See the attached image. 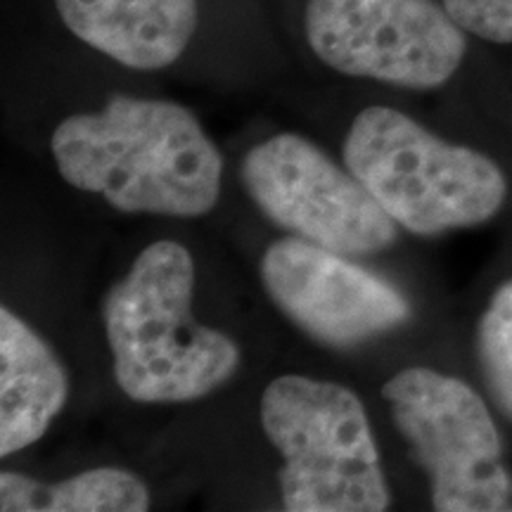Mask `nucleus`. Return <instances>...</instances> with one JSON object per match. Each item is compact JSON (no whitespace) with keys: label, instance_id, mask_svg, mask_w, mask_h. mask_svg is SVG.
<instances>
[{"label":"nucleus","instance_id":"obj_1","mask_svg":"<svg viewBox=\"0 0 512 512\" xmlns=\"http://www.w3.org/2000/svg\"><path fill=\"white\" fill-rule=\"evenodd\" d=\"M60 176L124 214L195 219L221 197L223 157L195 114L166 100L114 98L50 138Z\"/></svg>","mask_w":512,"mask_h":512},{"label":"nucleus","instance_id":"obj_2","mask_svg":"<svg viewBox=\"0 0 512 512\" xmlns=\"http://www.w3.org/2000/svg\"><path fill=\"white\" fill-rule=\"evenodd\" d=\"M195 261L174 240H157L102 304L114 377L138 403H188L226 384L240 347L192 316Z\"/></svg>","mask_w":512,"mask_h":512},{"label":"nucleus","instance_id":"obj_3","mask_svg":"<svg viewBox=\"0 0 512 512\" xmlns=\"http://www.w3.org/2000/svg\"><path fill=\"white\" fill-rule=\"evenodd\" d=\"M344 162L392 219L415 235H439L489 221L508 195L489 157L432 136L392 107L354 119Z\"/></svg>","mask_w":512,"mask_h":512},{"label":"nucleus","instance_id":"obj_4","mask_svg":"<svg viewBox=\"0 0 512 512\" xmlns=\"http://www.w3.org/2000/svg\"><path fill=\"white\" fill-rule=\"evenodd\" d=\"M261 425L283 458L290 512H382L387 479L368 413L349 387L304 375L275 377L261 396Z\"/></svg>","mask_w":512,"mask_h":512},{"label":"nucleus","instance_id":"obj_5","mask_svg":"<svg viewBox=\"0 0 512 512\" xmlns=\"http://www.w3.org/2000/svg\"><path fill=\"white\" fill-rule=\"evenodd\" d=\"M382 396L430 475L434 510H512L501 437L475 389L437 370L406 368L384 384Z\"/></svg>","mask_w":512,"mask_h":512},{"label":"nucleus","instance_id":"obj_6","mask_svg":"<svg viewBox=\"0 0 512 512\" xmlns=\"http://www.w3.org/2000/svg\"><path fill=\"white\" fill-rule=\"evenodd\" d=\"M306 38L337 72L415 91L444 86L465 57L463 29L434 0H309Z\"/></svg>","mask_w":512,"mask_h":512},{"label":"nucleus","instance_id":"obj_7","mask_svg":"<svg viewBox=\"0 0 512 512\" xmlns=\"http://www.w3.org/2000/svg\"><path fill=\"white\" fill-rule=\"evenodd\" d=\"M242 181L273 223L337 254H377L399 238V223L366 185L294 133L252 147L242 162Z\"/></svg>","mask_w":512,"mask_h":512},{"label":"nucleus","instance_id":"obj_8","mask_svg":"<svg viewBox=\"0 0 512 512\" xmlns=\"http://www.w3.org/2000/svg\"><path fill=\"white\" fill-rule=\"evenodd\" d=\"M259 273L271 302L328 347H354L411 316V306L392 285L297 235L273 242L261 256Z\"/></svg>","mask_w":512,"mask_h":512},{"label":"nucleus","instance_id":"obj_9","mask_svg":"<svg viewBox=\"0 0 512 512\" xmlns=\"http://www.w3.org/2000/svg\"><path fill=\"white\" fill-rule=\"evenodd\" d=\"M76 38L131 69H164L188 48L197 0H55Z\"/></svg>","mask_w":512,"mask_h":512},{"label":"nucleus","instance_id":"obj_10","mask_svg":"<svg viewBox=\"0 0 512 512\" xmlns=\"http://www.w3.org/2000/svg\"><path fill=\"white\" fill-rule=\"evenodd\" d=\"M69 382L55 351L8 306L0 309V456L36 444L62 411Z\"/></svg>","mask_w":512,"mask_h":512},{"label":"nucleus","instance_id":"obj_11","mask_svg":"<svg viewBox=\"0 0 512 512\" xmlns=\"http://www.w3.org/2000/svg\"><path fill=\"white\" fill-rule=\"evenodd\" d=\"M150 508L145 482L121 467H95L57 484L5 470L0 475L3 512H143Z\"/></svg>","mask_w":512,"mask_h":512},{"label":"nucleus","instance_id":"obj_12","mask_svg":"<svg viewBox=\"0 0 512 512\" xmlns=\"http://www.w3.org/2000/svg\"><path fill=\"white\" fill-rule=\"evenodd\" d=\"M479 356L498 403L512 415V280L494 294L479 323Z\"/></svg>","mask_w":512,"mask_h":512},{"label":"nucleus","instance_id":"obj_13","mask_svg":"<svg viewBox=\"0 0 512 512\" xmlns=\"http://www.w3.org/2000/svg\"><path fill=\"white\" fill-rule=\"evenodd\" d=\"M463 31L491 43H512V0H444Z\"/></svg>","mask_w":512,"mask_h":512}]
</instances>
